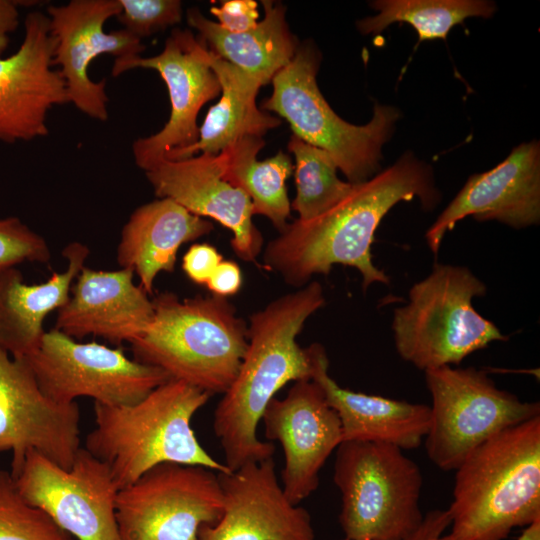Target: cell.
<instances>
[{
  "instance_id": "cell-5",
  "label": "cell",
  "mask_w": 540,
  "mask_h": 540,
  "mask_svg": "<svg viewBox=\"0 0 540 540\" xmlns=\"http://www.w3.org/2000/svg\"><path fill=\"white\" fill-rule=\"evenodd\" d=\"M152 302L151 324L130 343L133 359L211 396L224 394L248 344V326L233 304L214 295L180 299L172 292Z\"/></svg>"
},
{
  "instance_id": "cell-31",
  "label": "cell",
  "mask_w": 540,
  "mask_h": 540,
  "mask_svg": "<svg viewBox=\"0 0 540 540\" xmlns=\"http://www.w3.org/2000/svg\"><path fill=\"white\" fill-rule=\"evenodd\" d=\"M117 18L123 29L142 40L181 22L179 0H119Z\"/></svg>"
},
{
  "instance_id": "cell-34",
  "label": "cell",
  "mask_w": 540,
  "mask_h": 540,
  "mask_svg": "<svg viewBox=\"0 0 540 540\" xmlns=\"http://www.w3.org/2000/svg\"><path fill=\"white\" fill-rule=\"evenodd\" d=\"M223 260L217 249L208 243L189 247L182 259V269L195 284L206 285L215 268Z\"/></svg>"
},
{
  "instance_id": "cell-15",
  "label": "cell",
  "mask_w": 540,
  "mask_h": 540,
  "mask_svg": "<svg viewBox=\"0 0 540 540\" xmlns=\"http://www.w3.org/2000/svg\"><path fill=\"white\" fill-rule=\"evenodd\" d=\"M120 11L119 0H71L47 7L54 40L53 66L60 67L69 103L99 121L109 117V98L105 80L95 82L89 77V65L103 54L124 59L140 56L145 49L139 38L123 28L104 31L106 21Z\"/></svg>"
},
{
  "instance_id": "cell-28",
  "label": "cell",
  "mask_w": 540,
  "mask_h": 540,
  "mask_svg": "<svg viewBox=\"0 0 540 540\" xmlns=\"http://www.w3.org/2000/svg\"><path fill=\"white\" fill-rule=\"evenodd\" d=\"M370 6L379 13L357 21L362 34H379L392 23L405 22L417 31L418 42L446 39L465 19H487L496 11L495 3L487 0H377Z\"/></svg>"
},
{
  "instance_id": "cell-18",
  "label": "cell",
  "mask_w": 540,
  "mask_h": 540,
  "mask_svg": "<svg viewBox=\"0 0 540 540\" xmlns=\"http://www.w3.org/2000/svg\"><path fill=\"white\" fill-rule=\"evenodd\" d=\"M223 509L197 540H315L309 512L285 495L273 458L218 473Z\"/></svg>"
},
{
  "instance_id": "cell-30",
  "label": "cell",
  "mask_w": 540,
  "mask_h": 540,
  "mask_svg": "<svg viewBox=\"0 0 540 540\" xmlns=\"http://www.w3.org/2000/svg\"><path fill=\"white\" fill-rule=\"evenodd\" d=\"M0 540H76L44 510L19 494L10 471L0 470Z\"/></svg>"
},
{
  "instance_id": "cell-25",
  "label": "cell",
  "mask_w": 540,
  "mask_h": 540,
  "mask_svg": "<svg viewBox=\"0 0 540 540\" xmlns=\"http://www.w3.org/2000/svg\"><path fill=\"white\" fill-rule=\"evenodd\" d=\"M262 5L263 20L241 33L224 30L195 7L188 9L186 16L209 52L250 74L263 86L292 60L299 43L288 27L285 6L267 0Z\"/></svg>"
},
{
  "instance_id": "cell-6",
  "label": "cell",
  "mask_w": 540,
  "mask_h": 540,
  "mask_svg": "<svg viewBox=\"0 0 540 540\" xmlns=\"http://www.w3.org/2000/svg\"><path fill=\"white\" fill-rule=\"evenodd\" d=\"M486 285L467 267L435 262L431 273L409 290L395 309L392 331L399 356L423 371L457 365L494 341L498 327L473 307Z\"/></svg>"
},
{
  "instance_id": "cell-10",
  "label": "cell",
  "mask_w": 540,
  "mask_h": 540,
  "mask_svg": "<svg viewBox=\"0 0 540 540\" xmlns=\"http://www.w3.org/2000/svg\"><path fill=\"white\" fill-rule=\"evenodd\" d=\"M222 509L218 472L177 463L159 464L119 489L115 504L122 540H197Z\"/></svg>"
},
{
  "instance_id": "cell-19",
  "label": "cell",
  "mask_w": 540,
  "mask_h": 540,
  "mask_svg": "<svg viewBox=\"0 0 540 540\" xmlns=\"http://www.w3.org/2000/svg\"><path fill=\"white\" fill-rule=\"evenodd\" d=\"M473 216L479 222L498 221L515 229L540 220V142L515 147L497 166L475 173L425 233L427 245L437 255L446 232Z\"/></svg>"
},
{
  "instance_id": "cell-39",
  "label": "cell",
  "mask_w": 540,
  "mask_h": 540,
  "mask_svg": "<svg viewBox=\"0 0 540 540\" xmlns=\"http://www.w3.org/2000/svg\"><path fill=\"white\" fill-rule=\"evenodd\" d=\"M341 540H349V539L343 538V539H341Z\"/></svg>"
},
{
  "instance_id": "cell-2",
  "label": "cell",
  "mask_w": 540,
  "mask_h": 540,
  "mask_svg": "<svg viewBox=\"0 0 540 540\" xmlns=\"http://www.w3.org/2000/svg\"><path fill=\"white\" fill-rule=\"evenodd\" d=\"M325 301L321 284L312 281L251 315L240 368L213 413V432L230 471L273 458L275 445L259 439L258 425L284 385L312 379L313 344L301 348L296 338Z\"/></svg>"
},
{
  "instance_id": "cell-33",
  "label": "cell",
  "mask_w": 540,
  "mask_h": 540,
  "mask_svg": "<svg viewBox=\"0 0 540 540\" xmlns=\"http://www.w3.org/2000/svg\"><path fill=\"white\" fill-rule=\"evenodd\" d=\"M211 14L218 19V24L231 33L245 32L258 23L257 3L252 0L223 1L220 7H211Z\"/></svg>"
},
{
  "instance_id": "cell-4",
  "label": "cell",
  "mask_w": 540,
  "mask_h": 540,
  "mask_svg": "<svg viewBox=\"0 0 540 540\" xmlns=\"http://www.w3.org/2000/svg\"><path fill=\"white\" fill-rule=\"evenodd\" d=\"M210 397L169 379L130 405L94 402L95 427L87 434L84 448L109 467L119 489L162 463L228 472L200 444L191 425Z\"/></svg>"
},
{
  "instance_id": "cell-14",
  "label": "cell",
  "mask_w": 540,
  "mask_h": 540,
  "mask_svg": "<svg viewBox=\"0 0 540 540\" xmlns=\"http://www.w3.org/2000/svg\"><path fill=\"white\" fill-rule=\"evenodd\" d=\"M79 423L76 402L59 403L48 398L27 359L10 358L0 348V452L12 451L13 478L31 450L70 468L81 448Z\"/></svg>"
},
{
  "instance_id": "cell-12",
  "label": "cell",
  "mask_w": 540,
  "mask_h": 540,
  "mask_svg": "<svg viewBox=\"0 0 540 540\" xmlns=\"http://www.w3.org/2000/svg\"><path fill=\"white\" fill-rule=\"evenodd\" d=\"M13 479L27 503L76 540H122L115 514L119 487L109 467L84 447L68 469L31 450Z\"/></svg>"
},
{
  "instance_id": "cell-36",
  "label": "cell",
  "mask_w": 540,
  "mask_h": 540,
  "mask_svg": "<svg viewBox=\"0 0 540 540\" xmlns=\"http://www.w3.org/2000/svg\"><path fill=\"white\" fill-rule=\"evenodd\" d=\"M447 510L435 509L424 514L423 521L416 531L405 540H437L450 526Z\"/></svg>"
},
{
  "instance_id": "cell-8",
  "label": "cell",
  "mask_w": 540,
  "mask_h": 540,
  "mask_svg": "<svg viewBox=\"0 0 540 540\" xmlns=\"http://www.w3.org/2000/svg\"><path fill=\"white\" fill-rule=\"evenodd\" d=\"M333 481L340 491L339 523L349 540H405L421 525L423 476L404 450L390 444L343 441Z\"/></svg>"
},
{
  "instance_id": "cell-7",
  "label": "cell",
  "mask_w": 540,
  "mask_h": 540,
  "mask_svg": "<svg viewBox=\"0 0 540 540\" xmlns=\"http://www.w3.org/2000/svg\"><path fill=\"white\" fill-rule=\"evenodd\" d=\"M320 62L314 44H299L292 60L273 77V92L263 108L285 118L295 136L328 152L350 183L364 182L380 170L382 146L391 138L400 112L375 103L367 124L344 121L318 88Z\"/></svg>"
},
{
  "instance_id": "cell-24",
  "label": "cell",
  "mask_w": 540,
  "mask_h": 540,
  "mask_svg": "<svg viewBox=\"0 0 540 540\" xmlns=\"http://www.w3.org/2000/svg\"><path fill=\"white\" fill-rule=\"evenodd\" d=\"M89 249L80 242L65 246L62 256L67 261L63 272H53L47 281L26 284L16 267L0 269V348L12 357H26L39 345L45 331L44 320L59 310L69 299L71 287L85 261Z\"/></svg>"
},
{
  "instance_id": "cell-22",
  "label": "cell",
  "mask_w": 540,
  "mask_h": 540,
  "mask_svg": "<svg viewBox=\"0 0 540 540\" xmlns=\"http://www.w3.org/2000/svg\"><path fill=\"white\" fill-rule=\"evenodd\" d=\"M313 347L312 380L320 385L339 417L342 442L385 443L402 450L416 449L422 444L430 424L429 405L342 388L328 373L325 348L318 343Z\"/></svg>"
},
{
  "instance_id": "cell-32",
  "label": "cell",
  "mask_w": 540,
  "mask_h": 540,
  "mask_svg": "<svg viewBox=\"0 0 540 540\" xmlns=\"http://www.w3.org/2000/svg\"><path fill=\"white\" fill-rule=\"evenodd\" d=\"M51 252L46 240L19 218H0V269L23 262L47 263Z\"/></svg>"
},
{
  "instance_id": "cell-21",
  "label": "cell",
  "mask_w": 540,
  "mask_h": 540,
  "mask_svg": "<svg viewBox=\"0 0 540 540\" xmlns=\"http://www.w3.org/2000/svg\"><path fill=\"white\" fill-rule=\"evenodd\" d=\"M130 269L96 270L84 266L58 310L55 329L74 338L93 335L113 344L131 343L154 317L153 302L133 281Z\"/></svg>"
},
{
  "instance_id": "cell-20",
  "label": "cell",
  "mask_w": 540,
  "mask_h": 540,
  "mask_svg": "<svg viewBox=\"0 0 540 540\" xmlns=\"http://www.w3.org/2000/svg\"><path fill=\"white\" fill-rule=\"evenodd\" d=\"M222 173L220 153L163 159L145 175L158 198H170L194 215L219 222L232 232L235 254L243 261L256 262L263 238L252 220L251 200L225 181Z\"/></svg>"
},
{
  "instance_id": "cell-17",
  "label": "cell",
  "mask_w": 540,
  "mask_h": 540,
  "mask_svg": "<svg viewBox=\"0 0 540 540\" xmlns=\"http://www.w3.org/2000/svg\"><path fill=\"white\" fill-rule=\"evenodd\" d=\"M53 50L47 14L29 12L19 48L0 57L1 142L12 144L45 137L49 133V111L69 103L65 82L53 69Z\"/></svg>"
},
{
  "instance_id": "cell-37",
  "label": "cell",
  "mask_w": 540,
  "mask_h": 540,
  "mask_svg": "<svg viewBox=\"0 0 540 540\" xmlns=\"http://www.w3.org/2000/svg\"><path fill=\"white\" fill-rule=\"evenodd\" d=\"M20 1L0 0V57L7 50L10 35L19 25Z\"/></svg>"
},
{
  "instance_id": "cell-16",
  "label": "cell",
  "mask_w": 540,
  "mask_h": 540,
  "mask_svg": "<svg viewBox=\"0 0 540 540\" xmlns=\"http://www.w3.org/2000/svg\"><path fill=\"white\" fill-rule=\"evenodd\" d=\"M268 441H278L284 454L281 486L296 505L319 486V474L342 443L339 417L314 380L294 382L287 395L274 397L262 420Z\"/></svg>"
},
{
  "instance_id": "cell-38",
  "label": "cell",
  "mask_w": 540,
  "mask_h": 540,
  "mask_svg": "<svg viewBox=\"0 0 540 540\" xmlns=\"http://www.w3.org/2000/svg\"><path fill=\"white\" fill-rule=\"evenodd\" d=\"M437 540H448L445 536ZM516 540H540V519L525 527L521 535Z\"/></svg>"
},
{
  "instance_id": "cell-13",
  "label": "cell",
  "mask_w": 540,
  "mask_h": 540,
  "mask_svg": "<svg viewBox=\"0 0 540 540\" xmlns=\"http://www.w3.org/2000/svg\"><path fill=\"white\" fill-rule=\"evenodd\" d=\"M145 68L156 70L165 82L171 105L163 128L132 144L135 164L145 172L155 167L173 150L186 148L198 139L197 116L202 106L221 92L209 63L205 46L189 29L175 28L160 54L115 59L112 76Z\"/></svg>"
},
{
  "instance_id": "cell-27",
  "label": "cell",
  "mask_w": 540,
  "mask_h": 540,
  "mask_svg": "<svg viewBox=\"0 0 540 540\" xmlns=\"http://www.w3.org/2000/svg\"><path fill=\"white\" fill-rule=\"evenodd\" d=\"M263 146L262 137L245 136L222 151V177L250 198L253 215L267 217L280 233L290 216L286 180L293 165L283 152L258 161L257 154Z\"/></svg>"
},
{
  "instance_id": "cell-3",
  "label": "cell",
  "mask_w": 540,
  "mask_h": 540,
  "mask_svg": "<svg viewBox=\"0 0 540 540\" xmlns=\"http://www.w3.org/2000/svg\"><path fill=\"white\" fill-rule=\"evenodd\" d=\"M448 540H504L540 519V415L476 447L454 470Z\"/></svg>"
},
{
  "instance_id": "cell-23",
  "label": "cell",
  "mask_w": 540,
  "mask_h": 540,
  "mask_svg": "<svg viewBox=\"0 0 540 540\" xmlns=\"http://www.w3.org/2000/svg\"><path fill=\"white\" fill-rule=\"evenodd\" d=\"M212 230V222L170 198H158L131 213L121 231L116 260L120 268L138 276L139 285L149 295L157 275L174 270L181 245Z\"/></svg>"
},
{
  "instance_id": "cell-29",
  "label": "cell",
  "mask_w": 540,
  "mask_h": 540,
  "mask_svg": "<svg viewBox=\"0 0 540 540\" xmlns=\"http://www.w3.org/2000/svg\"><path fill=\"white\" fill-rule=\"evenodd\" d=\"M295 158L296 197L292 208L301 221L315 219L342 201L354 183L337 176V165L323 149L310 145L295 135L288 143Z\"/></svg>"
},
{
  "instance_id": "cell-35",
  "label": "cell",
  "mask_w": 540,
  "mask_h": 540,
  "mask_svg": "<svg viewBox=\"0 0 540 540\" xmlns=\"http://www.w3.org/2000/svg\"><path fill=\"white\" fill-rule=\"evenodd\" d=\"M206 286L214 296L227 298L235 295L242 286L239 265L232 260H222L208 279Z\"/></svg>"
},
{
  "instance_id": "cell-26",
  "label": "cell",
  "mask_w": 540,
  "mask_h": 540,
  "mask_svg": "<svg viewBox=\"0 0 540 540\" xmlns=\"http://www.w3.org/2000/svg\"><path fill=\"white\" fill-rule=\"evenodd\" d=\"M208 53L222 96L209 109L199 127L197 141L186 148L170 151L164 157L166 160H181L196 154L218 155L245 136L262 137L281 124L280 119L257 107L256 96L262 84L256 78Z\"/></svg>"
},
{
  "instance_id": "cell-9",
  "label": "cell",
  "mask_w": 540,
  "mask_h": 540,
  "mask_svg": "<svg viewBox=\"0 0 540 540\" xmlns=\"http://www.w3.org/2000/svg\"><path fill=\"white\" fill-rule=\"evenodd\" d=\"M424 375L432 404L423 441L428 458L443 471L455 470L500 431L540 415L539 402L498 388L483 370L443 366Z\"/></svg>"
},
{
  "instance_id": "cell-1",
  "label": "cell",
  "mask_w": 540,
  "mask_h": 540,
  "mask_svg": "<svg viewBox=\"0 0 540 540\" xmlns=\"http://www.w3.org/2000/svg\"><path fill=\"white\" fill-rule=\"evenodd\" d=\"M416 197L426 210L441 199L431 166L407 151L392 166L355 183L321 216L288 223L266 246L264 266L299 288L316 274H329L335 264L357 269L364 290L376 282L388 285L389 277L372 262L375 232L391 208Z\"/></svg>"
},
{
  "instance_id": "cell-11",
  "label": "cell",
  "mask_w": 540,
  "mask_h": 540,
  "mask_svg": "<svg viewBox=\"0 0 540 540\" xmlns=\"http://www.w3.org/2000/svg\"><path fill=\"white\" fill-rule=\"evenodd\" d=\"M25 358L41 391L59 403L89 397L105 405H130L170 379L161 369L129 358L122 348L78 342L55 328L45 331Z\"/></svg>"
}]
</instances>
